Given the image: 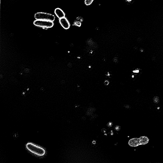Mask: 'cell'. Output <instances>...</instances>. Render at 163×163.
Returning <instances> with one entry per match:
<instances>
[{
	"label": "cell",
	"mask_w": 163,
	"mask_h": 163,
	"mask_svg": "<svg viewBox=\"0 0 163 163\" xmlns=\"http://www.w3.org/2000/svg\"><path fill=\"white\" fill-rule=\"evenodd\" d=\"M34 18L36 20H43L53 22L55 17L53 15L43 12H38L35 14Z\"/></svg>",
	"instance_id": "obj_3"
},
{
	"label": "cell",
	"mask_w": 163,
	"mask_h": 163,
	"mask_svg": "<svg viewBox=\"0 0 163 163\" xmlns=\"http://www.w3.org/2000/svg\"><path fill=\"white\" fill-rule=\"evenodd\" d=\"M33 24L36 26L45 28H51L54 26L53 22L43 20H36Z\"/></svg>",
	"instance_id": "obj_4"
},
{
	"label": "cell",
	"mask_w": 163,
	"mask_h": 163,
	"mask_svg": "<svg viewBox=\"0 0 163 163\" xmlns=\"http://www.w3.org/2000/svg\"><path fill=\"white\" fill-rule=\"evenodd\" d=\"M59 22L61 26L65 29H68L70 27V24L65 17L59 19Z\"/></svg>",
	"instance_id": "obj_5"
},
{
	"label": "cell",
	"mask_w": 163,
	"mask_h": 163,
	"mask_svg": "<svg viewBox=\"0 0 163 163\" xmlns=\"http://www.w3.org/2000/svg\"><path fill=\"white\" fill-rule=\"evenodd\" d=\"M83 21V19L82 17H78L76 18V20L74 22V25L76 26L80 27Z\"/></svg>",
	"instance_id": "obj_7"
},
{
	"label": "cell",
	"mask_w": 163,
	"mask_h": 163,
	"mask_svg": "<svg viewBox=\"0 0 163 163\" xmlns=\"http://www.w3.org/2000/svg\"><path fill=\"white\" fill-rule=\"evenodd\" d=\"M94 0H85V4L86 6L90 5L93 2Z\"/></svg>",
	"instance_id": "obj_8"
},
{
	"label": "cell",
	"mask_w": 163,
	"mask_h": 163,
	"mask_svg": "<svg viewBox=\"0 0 163 163\" xmlns=\"http://www.w3.org/2000/svg\"><path fill=\"white\" fill-rule=\"evenodd\" d=\"M149 138L146 136H142L139 138H133L130 140L128 144L133 147H137L140 145H146L149 142Z\"/></svg>",
	"instance_id": "obj_1"
},
{
	"label": "cell",
	"mask_w": 163,
	"mask_h": 163,
	"mask_svg": "<svg viewBox=\"0 0 163 163\" xmlns=\"http://www.w3.org/2000/svg\"><path fill=\"white\" fill-rule=\"evenodd\" d=\"M55 13L56 15L59 19L65 17V13L60 8L56 9L55 10Z\"/></svg>",
	"instance_id": "obj_6"
},
{
	"label": "cell",
	"mask_w": 163,
	"mask_h": 163,
	"mask_svg": "<svg viewBox=\"0 0 163 163\" xmlns=\"http://www.w3.org/2000/svg\"><path fill=\"white\" fill-rule=\"evenodd\" d=\"M105 84L106 85H107L109 84V82L108 81H106L104 82Z\"/></svg>",
	"instance_id": "obj_9"
},
{
	"label": "cell",
	"mask_w": 163,
	"mask_h": 163,
	"mask_svg": "<svg viewBox=\"0 0 163 163\" xmlns=\"http://www.w3.org/2000/svg\"><path fill=\"white\" fill-rule=\"evenodd\" d=\"M26 147L29 151L39 156H42L45 154V151L43 148L31 143H28Z\"/></svg>",
	"instance_id": "obj_2"
},
{
	"label": "cell",
	"mask_w": 163,
	"mask_h": 163,
	"mask_svg": "<svg viewBox=\"0 0 163 163\" xmlns=\"http://www.w3.org/2000/svg\"><path fill=\"white\" fill-rule=\"evenodd\" d=\"M126 1L128 2H131L132 1V0H126Z\"/></svg>",
	"instance_id": "obj_10"
}]
</instances>
